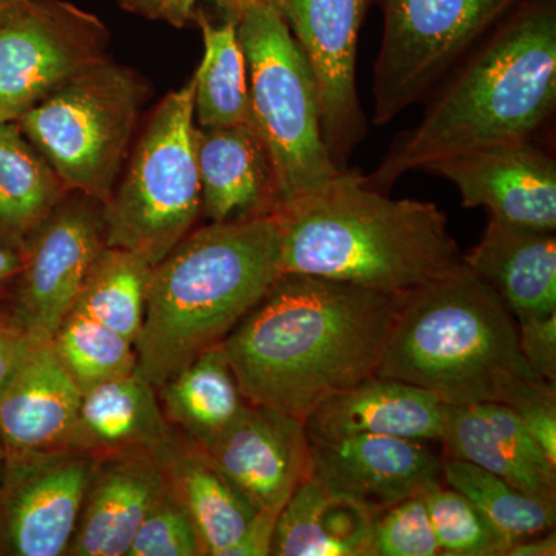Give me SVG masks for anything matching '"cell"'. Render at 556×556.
<instances>
[{
    "mask_svg": "<svg viewBox=\"0 0 556 556\" xmlns=\"http://www.w3.org/2000/svg\"><path fill=\"white\" fill-rule=\"evenodd\" d=\"M404 295L280 274L223 340L241 393L305 422L376 375Z\"/></svg>",
    "mask_w": 556,
    "mask_h": 556,
    "instance_id": "6da1fadb",
    "label": "cell"
},
{
    "mask_svg": "<svg viewBox=\"0 0 556 556\" xmlns=\"http://www.w3.org/2000/svg\"><path fill=\"white\" fill-rule=\"evenodd\" d=\"M415 127L394 139L371 188L388 192L408 172L504 142L532 141L556 108V13L527 2L486 33L428 94Z\"/></svg>",
    "mask_w": 556,
    "mask_h": 556,
    "instance_id": "7a4b0ae2",
    "label": "cell"
},
{
    "mask_svg": "<svg viewBox=\"0 0 556 556\" xmlns=\"http://www.w3.org/2000/svg\"><path fill=\"white\" fill-rule=\"evenodd\" d=\"M274 217L281 274L401 295L466 266L437 204L391 199L357 170L281 204Z\"/></svg>",
    "mask_w": 556,
    "mask_h": 556,
    "instance_id": "3957f363",
    "label": "cell"
},
{
    "mask_svg": "<svg viewBox=\"0 0 556 556\" xmlns=\"http://www.w3.org/2000/svg\"><path fill=\"white\" fill-rule=\"evenodd\" d=\"M376 376L424 388L452 407L517 408L556 394L526 361L514 314L467 266L404 295Z\"/></svg>",
    "mask_w": 556,
    "mask_h": 556,
    "instance_id": "277c9868",
    "label": "cell"
},
{
    "mask_svg": "<svg viewBox=\"0 0 556 556\" xmlns=\"http://www.w3.org/2000/svg\"><path fill=\"white\" fill-rule=\"evenodd\" d=\"M280 274L274 215L192 230L153 266L135 375L160 387L223 343Z\"/></svg>",
    "mask_w": 556,
    "mask_h": 556,
    "instance_id": "5b68a950",
    "label": "cell"
},
{
    "mask_svg": "<svg viewBox=\"0 0 556 556\" xmlns=\"http://www.w3.org/2000/svg\"><path fill=\"white\" fill-rule=\"evenodd\" d=\"M232 17L247 56L251 123L273 163L278 208L343 170L325 142L308 61L276 7L258 0Z\"/></svg>",
    "mask_w": 556,
    "mask_h": 556,
    "instance_id": "8992f818",
    "label": "cell"
},
{
    "mask_svg": "<svg viewBox=\"0 0 556 556\" xmlns=\"http://www.w3.org/2000/svg\"><path fill=\"white\" fill-rule=\"evenodd\" d=\"M195 79L156 105L104 203L105 247L155 266L189 236L201 215L195 155Z\"/></svg>",
    "mask_w": 556,
    "mask_h": 556,
    "instance_id": "52a82bcc",
    "label": "cell"
},
{
    "mask_svg": "<svg viewBox=\"0 0 556 556\" xmlns=\"http://www.w3.org/2000/svg\"><path fill=\"white\" fill-rule=\"evenodd\" d=\"M148 94L135 70L104 60L51 91L16 123L68 190L105 203Z\"/></svg>",
    "mask_w": 556,
    "mask_h": 556,
    "instance_id": "ba28073f",
    "label": "cell"
},
{
    "mask_svg": "<svg viewBox=\"0 0 556 556\" xmlns=\"http://www.w3.org/2000/svg\"><path fill=\"white\" fill-rule=\"evenodd\" d=\"M517 0H382L383 36L372 83V124L426 100Z\"/></svg>",
    "mask_w": 556,
    "mask_h": 556,
    "instance_id": "9c48e42d",
    "label": "cell"
},
{
    "mask_svg": "<svg viewBox=\"0 0 556 556\" xmlns=\"http://www.w3.org/2000/svg\"><path fill=\"white\" fill-rule=\"evenodd\" d=\"M104 22L67 0H20L0 13V123L108 60Z\"/></svg>",
    "mask_w": 556,
    "mask_h": 556,
    "instance_id": "30bf717a",
    "label": "cell"
},
{
    "mask_svg": "<svg viewBox=\"0 0 556 556\" xmlns=\"http://www.w3.org/2000/svg\"><path fill=\"white\" fill-rule=\"evenodd\" d=\"M104 248V203L70 190L22 248L10 292V308L33 340L50 342Z\"/></svg>",
    "mask_w": 556,
    "mask_h": 556,
    "instance_id": "8fae6325",
    "label": "cell"
},
{
    "mask_svg": "<svg viewBox=\"0 0 556 556\" xmlns=\"http://www.w3.org/2000/svg\"><path fill=\"white\" fill-rule=\"evenodd\" d=\"M94 459L67 447L7 453L0 555L67 556Z\"/></svg>",
    "mask_w": 556,
    "mask_h": 556,
    "instance_id": "7c38bea8",
    "label": "cell"
},
{
    "mask_svg": "<svg viewBox=\"0 0 556 556\" xmlns=\"http://www.w3.org/2000/svg\"><path fill=\"white\" fill-rule=\"evenodd\" d=\"M287 22L316 80L321 130L332 163L350 169L351 156L367 138L358 101V33L369 0H269Z\"/></svg>",
    "mask_w": 556,
    "mask_h": 556,
    "instance_id": "4fadbf2b",
    "label": "cell"
},
{
    "mask_svg": "<svg viewBox=\"0 0 556 556\" xmlns=\"http://www.w3.org/2000/svg\"><path fill=\"white\" fill-rule=\"evenodd\" d=\"M424 170L453 182L466 207L517 228L556 230V161L533 139L457 153Z\"/></svg>",
    "mask_w": 556,
    "mask_h": 556,
    "instance_id": "5bb4252c",
    "label": "cell"
},
{
    "mask_svg": "<svg viewBox=\"0 0 556 556\" xmlns=\"http://www.w3.org/2000/svg\"><path fill=\"white\" fill-rule=\"evenodd\" d=\"M309 478L367 507L376 518L444 484L442 457L415 439L354 434L309 439Z\"/></svg>",
    "mask_w": 556,
    "mask_h": 556,
    "instance_id": "9a60e30c",
    "label": "cell"
},
{
    "mask_svg": "<svg viewBox=\"0 0 556 556\" xmlns=\"http://www.w3.org/2000/svg\"><path fill=\"white\" fill-rule=\"evenodd\" d=\"M203 450L230 484L266 514H280L309 478L305 422L263 405L248 404L232 426Z\"/></svg>",
    "mask_w": 556,
    "mask_h": 556,
    "instance_id": "2e32d148",
    "label": "cell"
},
{
    "mask_svg": "<svg viewBox=\"0 0 556 556\" xmlns=\"http://www.w3.org/2000/svg\"><path fill=\"white\" fill-rule=\"evenodd\" d=\"M164 490L166 481L152 453L94 460L67 556H127L142 519Z\"/></svg>",
    "mask_w": 556,
    "mask_h": 556,
    "instance_id": "e0dca14e",
    "label": "cell"
},
{
    "mask_svg": "<svg viewBox=\"0 0 556 556\" xmlns=\"http://www.w3.org/2000/svg\"><path fill=\"white\" fill-rule=\"evenodd\" d=\"M201 214L211 223L274 215L276 175L252 123L229 127L195 126Z\"/></svg>",
    "mask_w": 556,
    "mask_h": 556,
    "instance_id": "ac0fdd59",
    "label": "cell"
},
{
    "mask_svg": "<svg viewBox=\"0 0 556 556\" xmlns=\"http://www.w3.org/2000/svg\"><path fill=\"white\" fill-rule=\"evenodd\" d=\"M444 404L431 391L402 380L369 376L328 397L305 420L309 439L378 434L439 441Z\"/></svg>",
    "mask_w": 556,
    "mask_h": 556,
    "instance_id": "d6986e66",
    "label": "cell"
},
{
    "mask_svg": "<svg viewBox=\"0 0 556 556\" xmlns=\"http://www.w3.org/2000/svg\"><path fill=\"white\" fill-rule=\"evenodd\" d=\"M80 399L83 393L50 342L35 343L0 390V439L5 452L65 447Z\"/></svg>",
    "mask_w": 556,
    "mask_h": 556,
    "instance_id": "ffe728a7",
    "label": "cell"
},
{
    "mask_svg": "<svg viewBox=\"0 0 556 556\" xmlns=\"http://www.w3.org/2000/svg\"><path fill=\"white\" fill-rule=\"evenodd\" d=\"M152 456L167 489L192 519L203 555L225 556L258 514L257 508L230 484L207 453L177 428L172 427Z\"/></svg>",
    "mask_w": 556,
    "mask_h": 556,
    "instance_id": "44dd1931",
    "label": "cell"
},
{
    "mask_svg": "<svg viewBox=\"0 0 556 556\" xmlns=\"http://www.w3.org/2000/svg\"><path fill=\"white\" fill-rule=\"evenodd\" d=\"M464 263L506 303L515 320L556 313V237L490 217Z\"/></svg>",
    "mask_w": 556,
    "mask_h": 556,
    "instance_id": "7402d4cb",
    "label": "cell"
},
{
    "mask_svg": "<svg viewBox=\"0 0 556 556\" xmlns=\"http://www.w3.org/2000/svg\"><path fill=\"white\" fill-rule=\"evenodd\" d=\"M170 430L159 391L134 372L83 393L65 447L94 460L124 453H152Z\"/></svg>",
    "mask_w": 556,
    "mask_h": 556,
    "instance_id": "603a6c76",
    "label": "cell"
},
{
    "mask_svg": "<svg viewBox=\"0 0 556 556\" xmlns=\"http://www.w3.org/2000/svg\"><path fill=\"white\" fill-rule=\"evenodd\" d=\"M376 515L316 479L298 486L278 514L273 556H372Z\"/></svg>",
    "mask_w": 556,
    "mask_h": 556,
    "instance_id": "cb8c5ba5",
    "label": "cell"
},
{
    "mask_svg": "<svg viewBox=\"0 0 556 556\" xmlns=\"http://www.w3.org/2000/svg\"><path fill=\"white\" fill-rule=\"evenodd\" d=\"M156 391L167 422L201 448L214 444L249 404L223 343L193 358Z\"/></svg>",
    "mask_w": 556,
    "mask_h": 556,
    "instance_id": "d4e9b609",
    "label": "cell"
},
{
    "mask_svg": "<svg viewBox=\"0 0 556 556\" xmlns=\"http://www.w3.org/2000/svg\"><path fill=\"white\" fill-rule=\"evenodd\" d=\"M68 192L20 124L0 123V244L22 252Z\"/></svg>",
    "mask_w": 556,
    "mask_h": 556,
    "instance_id": "484cf974",
    "label": "cell"
},
{
    "mask_svg": "<svg viewBox=\"0 0 556 556\" xmlns=\"http://www.w3.org/2000/svg\"><path fill=\"white\" fill-rule=\"evenodd\" d=\"M203 33L204 54L195 79L193 115L199 127H229L251 123L247 56L237 31L236 17L212 24L197 10Z\"/></svg>",
    "mask_w": 556,
    "mask_h": 556,
    "instance_id": "4316f807",
    "label": "cell"
},
{
    "mask_svg": "<svg viewBox=\"0 0 556 556\" xmlns=\"http://www.w3.org/2000/svg\"><path fill=\"white\" fill-rule=\"evenodd\" d=\"M439 442L447 450V456L484 468L533 500L556 508V471L530 463L485 422L477 405H444Z\"/></svg>",
    "mask_w": 556,
    "mask_h": 556,
    "instance_id": "83f0119b",
    "label": "cell"
},
{
    "mask_svg": "<svg viewBox=\"0 0 556 556\" xmlns=\"http://www.w3.org/2000/svg\"><path fill=\"white\" fill-rule=\"evenodd\" d=\"M148 260L124 249H102L72 311L100 321L131 343L144 324L150 276Z\"/></svg>",
    "mask_w": 556,
    "mask_h": 556,
    "instance_id": "f1b7e54d",
    "label": "cell"
},
{
    "mask_svg": "<svg viewBox=\"0 0 556 556\" xmlns=\"http://www.w3.org/2000/svg\"><path fill=\"white\" fill-rule=\"evenodd\" d=\"M444 484L467 497L514 543L554 529L556 508L533 500L484 468L447 456L442 459Z\"/></svg>",
    "mask_w": 556,
    "mask_h": 556,
    "instance_id": "f546056e",
    "label": "cell"
},
{
    "mask_svg": "<svg viewBox=\"0 0 556 556\" xmlns=\"http://www.w3.org/2000/svg\"><path fill=\"white\" fill-rule=\"evenodd\" d=\"M50 345L80 393L109 380L134 375L137 368L135 343L76 311L62 320Z\"/></svg>",
    "mask_w": 556,
    "mask_h": 556,
    "instance_id": "4dcf8cb0",
    "label": "cell"
},
{
    "mask_svg": "<svg viewBox=\"0 0 556 556\" xmlns=\"http://www.w3.org/2000/svg\"><path fill=\"white\" fill-rule=\"evenodd\" d=\"M427 504L444 556H507L515 544L466 496L447 485L427 493Z\"/></svg>",
    "mask_w": 556,
    "mask_h": 556,
    "instance_id": "1f68e13d",
    "label": "cell"
},
{
    "mask_svg": "<svg viewBox=\"0 0 556 556\" xmlns=\"http://www.w3.org/2000/svg\"><path fill=\"white\" fill-rule=\"evenodd\" d=\"M372 556L442 555L427 495L409 497L380 514L372 525Z\"/></svg>",
    "mask_w": 556,
    "mask_h": 556,
    "instance_id": "d6a6232c",
    "label": "cell"
},
{
    "mask_svg": "<svg viewBox=\"0 0 556 556\" xmlns=\"http://www.w3.org/2000/svg\"><path fill=\"white\" fill-rule=\"evenodd\" d=\"M127 556H204L192 519L167 485L142 519Z\"/></svg>",
    "mask_w": 556,
    "mask_h": 556,
    "instance_id": "836d02e7",
    "label": "cell"
},
{
    "mask_svg": "<svg viewBox=\"0 0 556 556\" xmlns=\"http://www.w3.org/2000/svg\"><path fill=\"white\" fill-rule=\"evenodd\" d=\"M519 346L533 371L556 382V313L517 320Z\"/></svg>",
    "mask_w": 556,
    "mask_h": 556,
    "instance_id": "e575fe53",
    "label": "cell"
},
{
    "mask_svg": "<svg viewBox=\"0 0 556 556\" xmlns=\"http://www.w3.org/2000/svg\"><path fill=\"white\" fill-rule=\"evenodd\" d=\"M124 9L153 21H163L174 27H185L195 20L197 5L203 0H118ZM225 10L228 16H237L241 10L258 0H211Z\"/></svg>",
    "mask_w": 556,
    "mask_h": 556,
    "instance_id": "d590c367",
    "label": "cell"
},
{
    "mask_svg": "<svg viewBox=\"0 0 556 556\" xmlns=\"http://www.w3.org/2000/svg\"><path fill=\"white\" fill-rule=\"evenodd\" d=\"M35 343L38 342L31 339L11 311L9 299L0 300V390Z\"/></svg>",
    "mask_w": 556,
    "mask_h": 556,
    "instance_id": "8d00e7d4",
    "label": "cell"
},
{
    "mask_svg": "<svg viewBox=\"0 0 556 556\" xmlns=\"http://www.w3.org/2000/svg\"><path fill=\"white\" fill-rule=\"evenodd\" d=\"M515 409L548 463L556 467V394L526 402Z\"/></svg>",
    "mask_w": 556,
    "mask_h": 556,
    "instance_id": "74e56055",
    "label": "cell"
},
{
    "mask_svg": "<svg viewBox=\"0 0 556 556\" xmlns=\"http://www.w3.org/2000/svg\"><path fill=\"white\" fill-rule=\"evenodd\" d=\"M278 515L258 511L225 556H269Z\"/></svg>",
    "mask_w": 556,
    "mask_h": 556,
    "instance_id": "f35d334b",
    "label": "cell"
},
{
    "mask_svg": "<svg viewBox=\"0 0 556 556\" xmlns=\"http://www.w3.org/2000/svg\"><path fill=\"white\" fill-rule=\"evenodd\" d=\"M22 269V252L0 244V300L10 298L11 288Z\"/></svg>",
    "mask_w": 556,
    "mask_h": 556,
    "instance_id": "ab89813d",
    "label": "cell"
},
{
    "mask_svg": "<svg viewBox=\"0 0 556 556\" xmlns=\"http://www.w3.org/2000/svg\"><path fill=\"white\" fill-rule=\"evenodd\" d=\"M556 555V535L555 532L541 533V535L526 538L518 541L507 556H554Z\"/></svg>",
    "mask_w": 556,
    "mask_h": 556,
    "instance_id": "60d3db41",
    "label": "cell"
},
{
    "mask_svg": "<svg viewBox=\"0 0 556 556\" xmlns=\"http://www.w3.org/2000/svg\"><path fill=\"white\" fill-rule=\"evenodd\" d=\"M16 2H20V0H0V13L7 9H10V7L14 5Z\"/></svg>",
    "mask_w": 556,
    "mask_h": 556,
    "instance_id": "b9f144b4",
    "label": "cell"
},
{
    "mask_svg": "<svg viewBox=\"0 0 556 556\" xmlns=\"http://www.w3.org/2000/svg\"><path fill=\"white\" fill-rule=\"evenodd\" d=\"M7 452L5 447H3L2 439H0V466H2L3 460H5Z\"/></svg>",
    "mask_w": 556,
    "mask_h": 556,
    "instance_id": "7bdbcfd3",
    "label": "cell"
}]
</instances>
